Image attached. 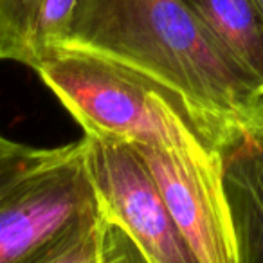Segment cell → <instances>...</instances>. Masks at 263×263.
Returning <instances> with one entry per match:
<instances>
[{
  "label": "cell",
  "mask_w": 263,
  "mask_h": 263,
  "mask_svg": "<svg viewBox=\"0 0 263 263\" xmlns=\"http://www.w3.org/2000/svg\"><path fill=\"white\" fill-rule=\"evenodd\" d=\"M62 45L157 83L218 152L263 101L184 0H78Z\"/></svg>",
  "instance_id": "6da1fadb"
},
{
  "label": "cell",
  "mask_w": 263,
  "mask_h": 263,
  "mask_svg": "<svg viewBox=\"0 0 263 263\" xmlns=\"http://www.w3.org/2000/svg\"><path fill=\"white\" fill-rule=\"evenodd\" d=\"M256 2H258V6L261 8V11H263V0H256Z\"/></svg>",
  "instance_id": "8fae6325"
},
{
  "label": "cell",
  "mask_w": 263,
  "mask_h": 263,
  "mask_svg": "<svg viewBox=\"0 0 263 263\" xmlns=\"http://www.w3.org/2000/svg\"><path fill=\"white\" fill-rule=\"evenodd\" d=\"M132 148L154 175L195 259L198 263H238L220 152Z\"/></svg>",
  "instance_id": "5b68a950"
},
{
  "label": "cell",
  "mask_w": 263,
  "mask_h": 263,
  "mask_svg": "<svg viewBox=\"0 0 263 263\" xmlns=\"http://www.w3.org/2000/svg\"><path fill=\"white\" fill-rule=\"evenodd\" d=\"M238 263H263V101L220 148Z\"/></svg>",
  "instance_id": "8992f818"
},
{
  "label": "cell",
  "mask_w": 263,
  "mask_h": 263,
  "mask_svg": "<svg viewBox=\"0 0 263 263\" xmlns=\"http://www.w3.org/2000/svg\"><path fill=\"white\" fill-rule=\"evenodd\" d=\"M83 162L103 222L119 231L144 263H198L134 148L83 136Z\"/></svg>",
  "instance_id": "3957f363"
},
{
  "label": "cell",
  "mask_w": 263,
  "mask_h": 263,
  "mask_svg": "<svg viewBox=\"0 0 263 263\" xmlns=\"http://www.w3.org/2000/svg\"><path fill=\"white\" fill-rule=\"evenodd\" d=\"M76 143L54 148H38L16 143L0 134V204L27 180L72 154Z\"/></svg>",
  "instance_id": "9c48e42d"
},
{
  "label": "cell",
  "mask_w": 263,
  "mask_h": 263,
  "mask_svg": "<svg viewBox=\"0 0 263 263\" xmlns=\"http://www.w3.org/2000/svg\"><path fill=\"white\" fill-rule=\"evenodd\" d=\"M78 0H0V62L31 69L65 42Z\"/></svg>",
  "instance_id": "52a82bcc"
},
{
  "label": "cell",
  "mask_w": 263,
  "mask_h": 263,
  "mask_svg": "<svg viewBox=\"0 0 263 263\" xmlns=\"http://www.w3.org/2000/svg\"><path fill=\"white\" fill-rule=\"evenodd\" d=\"M33 70L87 137L168 152L216 150L182 103L110 60L60 45Z\"/></svg>",
  "instance_id": "7a4b0ae2"
},
{
  "label": "cell",
  "mask_w": 263,
  "mask_h": 263,
  "mask_svg": "<svg viewBox=\"0 0 263 263\" xmlns=\"http://www.w3.org/2000/svg\"><path fill=\"white\" fill-rule=\"evenodd\" d=\"M98 218L81 139L0 204V263H40Z\"/></svg>",
  "instance_id": "277c9868"
},
{
  "label": "cell",
  "mask_w": 263,
  "mask_h": 263,
  "mask_svg": "<svg viewBox=\"0 0 263 263\" xmlns=\"http://www.w3.org/2000/svg\"><path fill=\"white\" fill-rule=\"evenodd\" d=\"M263 98V11L256 0H184Z\"/></svg>",
  "instance_id": "ba28073f"
},
{
  "label": "cell",
  "mask_w": 263,
  "mask_h": 263,
  "mask_svg": "<svg viewBox=\"0 0 263 263\" xmlns=\"http://www.w3.org/2000/svg\"><path fill=\"white\" fill-rule=\"evenodd\" d=\"M40 263H106V229L101 215Z\"/></svg>",
  "instance_id": "30bf717a"
}]
</instances>
